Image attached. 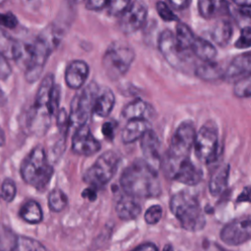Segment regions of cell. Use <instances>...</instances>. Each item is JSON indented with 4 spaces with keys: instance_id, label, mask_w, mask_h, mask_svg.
<instances>
[{
    "instance_id": "obj_45",
    "label": "cell",
    "mask_w": 251,
    "mask_h": 251,
    "mask_svg": "<svg viewBox=\"0 0 251 251\" xmlns=\"http://www.w3.org/2000/svg\"><path fill=\"white\" fill-rule=\"evenodd\" d=\"M236 201L238 203H241V202L251 203V186H245L240 192V194L238 195Z\"/></svg>"
},
{
    "instance_id": "obj_41",
    "label": "cell",
    "mask_w": 251,
    "mask_h": 251,
    "mask_svg": "<svg viewBox=\"0 0 251 251\" xmlns=\"http://www.w3.org/2000/svg\"><path fill=\"white\" fill-rule=\"evenodd\" d=\"M59 103H60V87L59 85L55 84L50 96V110L53 115L58 113Z\"/></svg>"
},
{
    "instance_id": "obj_47",
    "label": "cell",
    "mask_w": 251,
    "mask_h": 251,
    "mask_svg": "<svg viewBox=\"0 0 251 251\" xmlns=\"http://www.w3.org/2000/svg\"><path fill=\"white\" fill-rule=\"evenodd\" d=\"M168 1L170 5L176 10H182L189 3V0H168Z\"/></svg>"
},
{
    "instance_id": "obj_28",
    "label": "cell",
    "mask_w": 251,
    "mask_h": 251,
    "mask_svg": "<svg viewBox=\"0 0 251 251\" xmlns=\"http://www.w3.org/2000/svg\"><path fill=\"white\" fill-rule=\"evenodd\" d=\"M232 34V28L228 22L221 21L215 25L210 31V36L218 45L225 46L228 43Z\"/></svg>"
},
{
    "instance_id": "obj_32",
    "label": "cell",
    "mask_w": 251,
    "mask_h": 251,
    "mask_svg": "<svg viewBox=\"0 0 251 251\" xmlns=\"http://www.w3.org/2000/svg\"><path fill=\"white\" fill-rule=\"evenodd\" d=\"M16 251H47L45 246L38 240L27 236H19Z\"/></svg>"
},
{
    "instance_id": "obj_9",
    "label": "cell",
    "mask_w": 251,
    "mask_h": 251,
    "mask_svg": "<svg viewBox=\"0 0 251 251\" xmlns=\"http://www.w3.org/2000/svg\"><path fill=\"white\" fill-rule=\"evenodd\" d=\"M161 166L168 177L183 184L196 185L202 179V171L189 158L175 160L165 156Z\"/></svg>"
},
{
    "instance_id": "obj_35",
    "label": "cell",
    "mask_w": 251,
    "mask_h": 251,
    "mask_svg": "<svg viewBox=\"0 0 251 251\" xmlns=\"http://www.w3.org/2000/svg\"><path fill=\"white\" fill-rule=\"evenodd\" d=\"M131 4V0H109L107 4L108 13L112 16H121Z\"/></svg>"
},
{
    "instance_id": "obj_8",
    "label": "cell",
    "mask_w": 251,
    "mask_h": 251,
    "mask_svg": "<svg viewBox=\"0 0 251 251\" xmlns=\"http://www.w3.org/2000/svg\"><path fill=\"white\" fill-rule=\"evenodd\" d=\"M99 88L96 83L91 82L82 88L74 98L71 103L70 111V126L75 129L86 125L91 113L94 110V105Z\"/></svg>"
},
{
    "instance_id": "obj_30",
    "label": "cell",
    "mask_w": 251,
    "mask_h": 251,
    "mask_svg": "<svg viewBox=\"0 0 251 251\" xmlns=\"http://www.w3.org/2000/svg\"><path fill=\"white\" fill-rule=\"evenodd\" d=\"M68 205V197L66 193L59 188L53 189L48 195V207L52 212H62Z\"/></svg>"
},
{
    "instance_id": "obj_12",
    "label": "cell",
    "mask_w": 251,
    "mask_h": 251,
    "mask_svg": "<svg viewBox=\"0 0 251 251\" xmlns=\"http://www.w3.org/2000/svg\"><path fill=\"white\" fill-rule=\"evenodd\" d=\"M196 132L191 122L185 121L181 123L173 134L170 148L165 156L176 160L188 158L189 152L194 145Z\"/></svg>"
},
{
    "instance_id": "obj_16",
    "label": "cell",
    "mask_w": 251,
    "mask_h": 251,
    "mask_svg": "<svg viewBox=\"0 0 251 251\" xmlns=\"http://www.w3.org/2000/svg\"><path fill=\"white\" fill-rule=\"evenodd\" d=\"M140 148L144 160L157 170L162 162L160 155L161 143L153 129H148L140 138Z\"/></svg>"
},
{
    "instance_id": "obj_13",
    "label": "cell",
    "mask_w": 251,
    "mask_h": 251,
    "mask_svg": "<svg viewBox=\"0 0 251 251\" xmlns=\"http://www.w3.org/2000/svg\"><path fill=\"white\" fill-rule=\"evenodd\" d=\"M221 239L227 245H240L251 239V215L243 216L226 224L221 230Z\"/></svg>"
},
{
    "instance_id": "obj_5",
    "label": "cell",
    "mask_w": 251,
    "mask_h": 251,
    "mask_svg": "<svg viewBox=\"0 0 251 251\" xmlns=\"http://www.w3.org/2000/svg\"><path fill=\"white\" fill-rule=\"evenodd\" d=\"M20 173L24 181L37 190L45 189L50 182L54 170L42 146L34 147L23 160Z\"/></svg>"
},
{
    "instance_id": "obj_31",
    "label": "cell",
    "mask_w": 251,
    "mask_h": 251,
    "mask_svg": "<svg viewBox=\"0 0 251 251\" xmlns=\"http://www.w3.org/2000/svg\"><path fill=\"white\" fill-rule=\"evenodd\" d=\"M233 94L238 98H248L251 96V74L242 75L235 80Z\"/></svg>"
},
{
    "instance_id": "obj_1",
    "label": "cell",
    "mask_w": 251,
    "mask_h": 251,
    "mask_svg": "<svg viewBox=\"0 0 251 251\" xmlns=\"http://www.w3.org/2000/svg\"><path fill=\"white\" fill-rule=\"evenodd\" d=\"M120 184L126 195L134 198H151L161 193L157 170L141 159L135 160L124 170Z\"/></svg>"
},
{
    "instance_id": "obj_23",
    "label": "cell",
    "mask_w": 251,
    "mask_h": 251,
    "mask_svg": "<svg viewBox=\"0 0 251 251\" xmlns=\"http://www.w3.org/2000/svg\"><path fill=\"white\" fill-rule=\"evenodd\" d=\"M197 6L200 16L210 20L226 12L228 5L226 0H198Z\"/></svg>"
},
{
    "instance_id": "obj_36",
    "label": "cell",
    "mask_w": 251,
    "mask_h": 251,
    "mask_svg": "<svg viewBox=\"0 0 251 251\" xmlns=\"http://www.w3.org/2000/svg\"><path fill=\"white\" fill-rule=\"evenodd\" d=\"M156 10H157V13L160 16V18L166 22H174V21L178 20L176 15L171 9V7L164 1L157 2Z\"/></svg>"
},
{
    "instance_id": "obj_22",
    "label": "cell",
    "mask_w": 251,
    "mask_h": 251,
    "mask_svg": "<svg viewBox=\"0 0 251 251\" xmlns=\"http://www.w3.org/2000/svg\"><path fill=\"white\" fill-rule=\"evenodd\" d=\"M115 105V95L112 90L108 87L99 89L95 105H94V114L100 118H105L109 116L112 112Z\"/></svg>"
},
{
    "instance_id": "obj_18",
    "label": "cell",
    "mask_w": 251,
    "mask_h": 251,
    "mask_svg": "<svg viewBox=\"0 0 251 251\" xmlns=\"http://www.w3.org/2000/svg\"><path fill=\"white\" fill-rule=\"evenodd\" d=\"M151 128V124L148 120L133 119L128 120L122 131V140L125 144L132 143L140 139L143 134Z\"/></svg>"
},
{
    "instance_id": "obj_50",
    "label": "cell",
    "mask_w": 251,
    "mask_h": 251,
    "mask_svg": "<svg viewBox=\"0 0 251 251\" xmlns=\"http://www.w3.org/2000/svg\"><path fill=\"white\" fill-rule=\"evenodd\" d=\"M5 144V133L2 129V127L0 126V147L3 146Z\"/></svg>"
},
{
    "instance_id": "obj_4",
    "label": "cell",
    "mask_w": 251,
    "mask_h": 251,
    "mask_svg": "<svg viewBox=\"0 0 251 251\" xmlns=\"http://www.w3.org/2000/svg\"><path fill=\"white\" fill-rule=\"evenodd\" d=\"M170 209L185 230L199 231L204 228L206 219L199 201L192 193L181 190L174 194Z\"/></svg>"
},
{
    "instance_id": "obj_38",
    "label": "cell",
    "mask_w": 251,
    "mask_h": 251,
    "mask_svg": "<svg viewBox=\"0 0 251 251\" xmlns=\"http://www.w3.org/2000/svg\"><path fill=\"white\" fill-rule=\"evenodd\" d=\"M235 47L239 49L251 47V26L250 25H245L241 29L240 35L235 42Z\"/></svg>"
},
{
    "instance_id": "obj_14",
    "label": "cell",
    "mask_w": 251,
    "mask_h": 251,
    "mask_svg": "<svg viewBox=\"0 0 251 251\" xmlns=\"http://www.w3.org/2000/svg\"><path fill=\"white\" fill-rule=\"evenodd\" d=\"M147 18V6L140 0L132 2L120 16L119 26L124 33L135 32L144 25Z\"/></svg>"
},
{
    "instance_id": "obj_40",
    "label": "cell",
    "mask_w": 251,
    "mask_h": 251,
    "mask_svg": "<svg viewBox=\"0 0 251 251\" xmlns=\"http://www.w3.org/2000/svg\"><path fill=\"white\" fill-rule=\"evenodd\" d=\"M18 25V20L16 16L12 13H0V27L14 28Z\"/></svg>"
},
{
    "instance_id": "obj_24",
    "label": "cell",
    "mask_w": 251,
    "mask_h": 251,
    "mask_svg": "<svg viewBox=\"0 0 251 251\" xmlns=\"http://www.w3.org/2000/svg\"><path fill=\"white\" fill-rule=\"evenodd\" d=\"M229 176V165L219 167L211 176L209 181V190L213 196L222 194L227 186Z\"/></svg>"
},
{
    "instance_id": "obj_29",
    "label": "cell",
    "mask_w": 251,
    "mask_h": 251,
    "mask_svg": "<svg viewBox=\"0 0 251 251\" xmlns=\"http://www.w3.org/2000/svg\"><path fill=\"white\" fill-rule=\"evenodd\" d=\"M176 38L181 49L187 51L190 50L196 35L193 33L191 28L183 23H179L176 27Z\"/></svg>"
},
{
    "instance_id": "obj_34",
    "label": "cell",
    "mask_w": 251,
    "mask_h": 251,
    "mask_svg": "<svg viewBox=\"0 0 251 251\" xmlns=\"http://www.w3.org/2000/svg\"><path fill=\"white\" fill-rule=\"evenodd\" d=\"M17 194V186L13 179L5 178L0 185V195L6 202H12Z\"/></svg>"
},
{
    "instance_id": "obj_21",
    "label": "cell",
    "mask_w": 251,
    "mask_h": 251,
    "mask_svg": "<svg viewBox=\"0 0 251 251\" xmlns=\"http://www.w3.org/2000/svg\"><path fill=\"white\" fill-rule=\"evenodd\" d=\"M116 212L121 220L131 221L139 216L141 213V206L136 201V198L126 195L118 201Z\"/></svg>"
},
{
    "instance_id": "obj_25",
    "label": "cell",
    "mask_w": 251,
    "mask_h": 251,
    "mask_svg": "<svg viewBox=\"0 0 251 251\" xmlns=\"http://www.w3.org/2000/svg\"><path fill=\"white\" fill-rule=\"evenodd\" d=\"M190 51L203 62L213 61L217 55L216 47L209 40L199 36H196Z\"/></svg>"
},
{
    "instance_id": "obj_51",
    "label": "cell",
    "mask_w": 251,
    "mask_h": 251,
    "mask_svg": "<svg viewBox=\"0 0 251 251\" xmlns=\"http://www.w3.org/2000/svg\"><path fill=\"white\" fill-rule=\"evenodd\" d=\"M163 251H174V250H173V247H172L170 244H168V245H166V246L164 247Z\"/></svg>"
},
{
    "instance_id": "obj_39",
    "label": "cell",
    "mask_w": 251,
    "mask_h": 251,
    "mask_svg": "<svg viewBox=\"0 0 251 251\" xmlns=\"http://www.w3.org/2000/svg\"><path fill=\"white\" fill-rule=\"evenodd\" d=\"M57 126L63 135L68 133V128L70 127V118L64 108L60 109L57 113Z\"/></svg>"
},
{
    "instance_id": "obj_43",
    "label": "cell",
    "mask_w": 251,
    "mask_h": 251,
    "mask_svg": "<svg viewBox=\"0 0 251 251\" xmlns=\"http://www.w3.org/2000/svg\"><path fill=\"white\" fill-rule=\"evenodd\" d=\"M102 133L108 140H113L115 136V124L113 122H106L102 126Z\"/></svg>"
},
{
    "instance_id": "obj_49",
    "label": "cell",
    "mask_w": 251,
    "mask_h": 251,
    "mask_svg": "<svg viewBox=\"0 0 251 251\" xmlns=\"http://www.w3.org/2000/svg\"><path fill=\"white\" fill-rule=\"evenodd\" d=\"M232 1L239 8H250L251 7V0H232Z\"/></svg>"
},
{
    "instance_id": "obj_20",
    "label": "cell",
    "mask_w": 251,
    "mask_h": 251,
    "mask_svg": "<svg viewBox=\"0 0 251 251\" xmlns=\"http://www.w3.org/2000/svg\"><path fill=\"white\" fill-rule=\"evenodd\" d=\"M122 115L126 120L144 119L149 121L154 115V110L147 102L141 99H135L125 106Z\"/></svg>"
},
{
    "instance_id": "obj_3",
    "label": "cell",
    "mask_w": 251,
    "mask_h": 251,
    "mask_svg": "<svg viewBox=\"0 0 251 251\" xmlns=\"http://www.w3.org/2000/svg\"><path fill=\"white\" fill-rule=\"evenodd\" d=\"M54 85V77L49 74L38 86L34 104L26 117V127L32 134L42 135L50 126L53 116L50 110V96Z\"/></svg>"
},
{
    "instance_id": "obj_15",
    "label": "cell",
    "mask_w": 251,
    "mask_h": 251,
    "mask_svg": "<svg viewBox=\"0 0 251 251\" xmlns=\"http://www.w3.org/2000/svg\"><path fill=\"white\" fill-rule=\"evenodd\" d=\"M100 149V141L95 138L87 125L75 129L72 140V150L74 153L82 156H91Z\"/></svg>"
},
{
    "instance_id": "obj_2",
    "label": "cell",
    "mask_w": 251,
    "mask_h": 251,
    "mask_svg": "<svg viewBox=\"0 0 251 251\" xmlns=\"http://www.w3.org/2000/svg\"><path fill=\"white\" fill-rule=\"evenodd\" d=\"M59 41L58 31L50 25L42 30L33 43L25 46V78L28 82H34L40 77L48 57Z\"/></svg>"
},
{
    "instance_id": "obj_46",
    "label": "cell",
    "mask_w": 251,
    "mask_h": 251,
    "mask_svg": "<svg viewBox=\"0 0 251 251\" xmlns=\"http://www.w3.org/2000/svg\"><path fill=\"white\" fill-rule=\"evenodd\" d=\"M81 196L84 197V198H87L88 200L90 201H94L97 197V192H96V188L95 187H92V186H89L87 188H85L82 193H81Z\"/></svg>"
},
{
    "instance_id": "obj_11",
    "label": "cell",
    "mask_w": 251,
    "mask_h": 251,
    "mask_svg": "<svg viewBox=\"0 0 251 251\" xmlns=\"http://www.w3.org/2000/svg\"><path fill=\"white\" fill-rule=\"evenodd\" d=\"M158 47L165 60L177 71L190 70L191 60L185 50L178 45L176 35L169 29L164 30L158 39Z\"/></svg>"
},
{
    "instance_id": "obj_27",
    "label": "cell",
    "mask_w": 251,
    "mask_h": 251,
    "mask_svg": "<svg viewBox=\"0 0 251 251\" xmlns=\"http://www.w3.org/2000/svg\"><path fill=\"white\" fill-rule=\"evenodd\" d=\"M19 215L25 222L31 225L39 224L43 219L41 206L34 200H28L25 202L20 209Z\"/></svg>"
},
{
    "instance_id": "obj_19",
    "label": "cell",
    "mask_w": 251,
    "mask_h": 251,
    "mask_svg": "<svg viewBox=\"0 0 251 251\" xmlns=\"http://www.w3.org/2000/svg\"><path fill=\"white\" fill-rule=\"evenodd\" d=\"M251 74V52L234 57L226 70L225 77L235 78Z\"/></svg>"
},
{
    "instance_id": "obj_53",
    "label": "cell",
    "mask_w": 251,
    "mask_h": 251,
    "mask_svg": "<svg viewBox=\"0 0 251 251\" xmlns=\"http://www.w3.org/2000/svg\"><path fill=\"white\" fill-rule=\"evenodd\" d=\"M5 1H6V0H0V4L3 3V2H5Z\"/></svg>"
},
{
    "instance_id": "obj_33",
    "label": "cell",
    "mask_w": 251,
    "mask_h": 251,
    "mask_svg": "<svg viewBox=\"0 0 251 251\" xmlns=\"http://www.w3.org/2000/svg\"><path fill=\"white\" fill-rule=\"evenodd\" d=\"M18 237L5 227L0 230V251H14L16 249Z\"/></svg>"
},
{
    "instance_id": "obj_37",
    "label": "cell",
    "mask_w": 251,
    "mask_h": 251,
    "mask_svg": "<svg viewBox=\"0 0 251 251\" xmlns=\"http://www.w3.org/2000/svg\"><path fill=\"white\" fill-rule=\"evenodd\" d=\"M163 216V209L160 205H152L150 206L145 214H144V220L148 225H156L160 222L161 218Z\"/></svg>"
},
{
    "instance_id": "obj_17",
    "label": "cell",
    "mask_w": 251,
    "mask_h": 251,
    "mask_svg": "<svg viewBox=\"0 0 251 251\" xmlns=\"http://www.w3.org/2000/svg\"><path fill=\"white\" fill-rule=\"evenodd\" d=\"M89 75L88 65L81 60L71 62L65 72L66 84L72 89H79L83 86Z\"/></svg>"
},
{
    "instance_id": "obj_42",
    "label": "cell",
    "mask_w": 251,
    "mask_h": 251,
    "mask_svg": "<svg viewBox=\"0 0 251 251\" xmlns=\"http://www.w3.org/2000/svg\"><path fill=\"white\" fill-rule=\"evenodd\" d=\"M8 59L0 54V79H6L12 73V69L7 61Z\"/></svg>"
},
{
    "instance_id": "obj_10",
    "label": "cell",
    "mask_w": 251,
    "mask_h": 251,
    "mask_svg": "<svg viewBox=\"0 0 251 251\" xmlns=\"http://www.w3.org/2000/svg\"><path fill=\"white\" fill-rule=\"evenodd\" d=\"M193 147L196 157L202 163L209 164L217 158L219 134L217 126L213 122L206 123L196 132Z\"/></svg>"
},
{
    "instance_id": "obj_48",
    "label": "cell",
    "mask_w": 251,
    "mask_h": 251,
    "mask_svg": "<svg viewBox=\"0 0 251 251\" xmlns=\"http://www.w3.org/2000/svg\"><path fill=\"white\" fill-rule=\"evenodd\" d=\"M132 251H158V248L154 243L146 242V243H143V244L137 246Z\"/></svg>"
},
{
    "instance_id": "obj_6",
    "label": "cell",
    "mask_w": 251,
    "mask_h": 251,
    "mask_svg": "<svg viewBox=\"0 0 251 251\" xmlns=\"http://www.w3.org/2000/svg\"><path fill=\"white\" fill-rule=\"evenodd\" d=\"M134 58L135 53L130 46L122 42H115L105 51L102 66L107 75L116 79L127 73Z\"/></svg>"
},
{
    "instance_id": "obj_44",
    "label": "cell",
    "mask_w": 251,
    "mask_h": 251,
    "mask_svg": "<svg viewBox=\"0 0 251 251\" xmlns=\"http://www.w3.org/2000/svg\"><path fill=\"white\" fill-rule=\"evenodd\" d=\"M109 0H86V9L97 11L107 6Z\"/></svg>"
},
{
    "instance_id": "obj_52",
    "label": "cell",
    "mask_w": 251,
    "mask_h": 251,
    "mask_svg": "<svg viewBox=\"0 0 251 251\" xmlns=\"http://www.w3.org/2000/svg\"><path fill=\"white\" fill-rule=\"evenodd\" d=\"M73 2H75V3H79V2H81V1H83V0H72Z\"/></svg>"
},
{
    "instance_id": "obj_7",
    "label": "cell",
    "mask_w": 251,
    "mask_h": 251,
    "mask_svg": "<svg viewBox=\"0 0 251 251\" xmlns=\"http://www.w3.org/2000/svg\"><path fill=\"white\" fill-rule=\"evenodd\" d=\"M120 164V156L109 150L101 154L83 175V180L90 186L103 187L115 176Z\"/></svg>"
},
{
    "instance_id": "obj_26",
    "label": "cell",
    "mask_w": 251,
    "mask_h": 251,
    "mask_svg": "<svg viewBox=\"0 0 251 251\" xmlns=\"http://www.w3.org/2000/svg\"><path fill=\"white\" fill-rule=\"evenodd\" d=\"M194 73H195V75H197L199 78L203 80L212 81V80L219 79L221 77H225L226 71H224L222 67H220V65H218L217 63L210 61V62H203V64L196 67Z\"/></svg>"
}]
</instances>
